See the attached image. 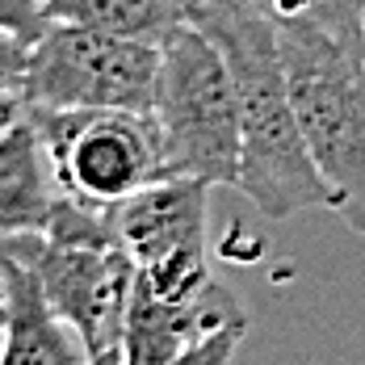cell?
Here are the masks:
<instances>
[{"mask_svg":"<svg viewBox=\"0 0 365 365\" xmlns=\"http://www.w3.org/2000/svg\"><path fill=\"white\" fill-rule=\"evenodd\" d=\"M0 357L4 365H80L84 340L55 311L26 256L0 244Z\"/></svg>","mask_w":365,"mask_h":365,"instance_id":"obj_9","label":"cell"},{"mask_svg":"<svg viewBox=\"0 0 365 365\" xmlns=\"http://www.w3.org/2000/svg\"><path fill=\"white\" fill-rule=\"evenodd\" d=\"M17 256H26L42 277V290L55 302V311L72 324V331L84 340L88 357L122 344L126 307L135 290V256L122 240L113 244H59L42 231L0 240Z\"/></svg>","mask_w":365,"mask_h":365,"instance_id":"obj_6","label":"cell"},{"mask_svg":"<svg viewBox=\"0 0 365 365\" xmlns=\"http://www.w3.org/2000/svg\"><path fill=\"white\" fill-rule=\"evenodd\" d=\"M206 197L210 185L168 177L113 206V227L135 264L206 260Z\"/></svg>","mask_w":365,"mask_h":365,"instance_id":"obj_7","label":"cell"},{"mask_svg":"<svg viewBox=\"0 0 365 365\" xmlns=\"http://www.w3.org/2000/svg\"><path fill=\"white\" fill-rule=\"evenodd\" d=\"M30 51H34V46H26L21 38L0 34V80H9V84H17V88H21L26 68H30Z\"/></svg>","mask_w":365,"mask_h":365,"instance_id":"obj_14","label":"cell"},{"mask_svg":"<svg viewBox=\"0 0 365 365\" xmlns=\"http://www.w3.org/2000/svg\"><path fill=\"white\" fill-rule=\"evenodd\" d=\"M244 319V302L219 282H210L197 298H164L135 282L122 328V357L126 365H173L197 340Z\"/></svg>","mask_w":365,"mask_h":365,"instance_id":"obj_8","label":"cell"},{"mask_svg":"<svg viewBox=\"0 0 365 365\" xmlns=\"http://www.w3.org/2000/svg\"><path fill=\"white\" fill-rule=\"evenodd\" d=\"M151 118L160 126L168 173L193 181H240V101L222 51L193 21L160 42Z\"/></svg>","mask_w":365,"mask_h":365,"instance_id":"obj_3","label":"cell"},{"mask_svg":"<svg viewBox=\"0 0 365 365\" xmlns=\"http://www.w3.org/2000/svg\"><path fill=\"white\" fill-rule=\"evenodd\" d=\"M46 4L51 0H0V34H13L26 46H34L38 38L51 30Z\"/></svg>","mask_w":365,"mask_h":365,"instance_id":"obj_12","label":"cell"},{"mask_svg":"<svg viewBox=\"0 0 365 365\" xmlns=\"http://www.w3.org/2000/svg\"><path fill=\"white\" fill-rule=\"evenodd\" d=\"M59 193L63 189L38 126L21 118L0 135V240L46 231Z\"/></svg>","mask_w":365,"mask_h":365,"instance_id":"obj_10","label":"cell"},{"mask_svg":"<svg viewBox=\"0 0 365 365\" xmlns=\"http://www.w3.org/2000/svg\"><path fill=\"white\" fill-rule=\"evenodd\" d=\"M21 118H26V97H21V88L9 84V80H0V135H4L9 126H17Z\"/></svg>","mask_w":365,"mask_h":365,"instance_id":"obj_15","label":"cell"},{"mask_svg":"<svg viewBox=\"0 0 365 365\" xmlns=\"http://www.w3.org/2000/svg\"><path fill=\"white\" fill-rule=\"evenodd\" d=\"M38 126L55 181L68 197L118 206L139 189L168 181V155L151 113L126 110H26Z\"/></svg>","mask_w":365,"mask_h":365,"instance_id":"obj_5","label":"cell"},{"mask_svg":"<svg viewBox=\"0 0 365 365\" xmlns=\"http://www.w3.org/2000/svg\"><path fill=\"white\" fill-rule=\"evenodd\" d=\"M244 336H248V319H244V324H227V328H219L215 336L197 340L193 349H185L173 365H231L235 349L244 344Z\"/></svg>","mask_w":365,"mask_h":365,"instance_id":"obj_13","label":"cell"},{"mask_svg":"<svg viewBox=\"0 0 365 365\" xmlns=\"http://www.w3.org/2000/svg\"><path fill=\"white\" fill-rule=\"evenodd\" d=\"M264 4H269V9H273L277 17H290V13H302V9H307L311 0H264Z\"/></svg>","mask_w":365,"mask_h":365,"instance_id":"obj_17","label":"cell"},{"mask_svg":"<svg viewBox=\"0 0 365 365\" xmlns=\"http://www.w3.org/2000/svg\"><path fill=\"white\" fill-rule=\"evenodd\" d=\"M80 365H126V357H122V344H118V349H106V353H93V357H84Z\"/></svg>","mask_w":365,"mask_h":365,"instance_id":"obj_16","label":"cell"},{"mask_svg":"<svg viewBox=\"0 0 365 365\" xmlns=\"http://www.w3.org/2000/svg\"><path fill=\"white\" fill-rule=\"evenodd\" d=\"M0 365H4V357H0Z\"/></svg>","mask_w":365,"mask_h":365,"instance_id":"obj_18","label":"cell"},{"mask_svg":"<svg viewBox=\"0 0 365 365\" xmlns=\"http://www.w3.org/2000/svg\"><path fill=\"white\" fill-rule=\"evenodd\" d=\"M277 34L331 210L365 235V0H311L302 13L277 17Z\"/></svg>","mask_w":365,"mask_h":365,"instance_id":"obj_2","label":"cell"},{"mask_svg":"<svg viewBox=\"0 0 365 365\" xmlns=\"http://www.w3.org/2000/svg\"><path fill=\"white\" fill-rule=\"evenodd\" d=\"M160 46L93 26L51 21L21 80L26 110H126L151 113Z\"/></svg>","mask_w":365,"mask_h":365,"instance_id":"obj_4","label":"cell"},{"mask_svg":"<svg viewBox=\"0 0 365 365\" xmlns=\"http://www.w3.org/2000/svg\"><path fill=\"white\" fill-rule=\"evenodd\" d=\"M51 21H72V26H93L122 38H143V42H164L189 26L193 0H51L46 4Z\"/></svg>","mask_w":365,"mask_h":365,"instance_id":"obj_11","label":"cell"},{"mask_svg":"<svg viewBox=\"0 0 365 365\" xmlns=\"http://www.w3.org/2000/svg\"><path fill=\"white\" fill-rule=\"evenodd\" d=\"M227 59L240 101V181L235 189L264 219L331 210V189L307 147L294 110L277 17L264 0H193L189 17Z\"/></svg>","mask_w":365,"mask_h":365,"instance_id":"obj_1","label":"cell"}]
</instances>
